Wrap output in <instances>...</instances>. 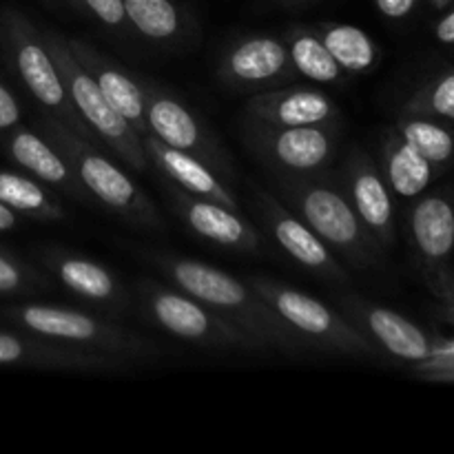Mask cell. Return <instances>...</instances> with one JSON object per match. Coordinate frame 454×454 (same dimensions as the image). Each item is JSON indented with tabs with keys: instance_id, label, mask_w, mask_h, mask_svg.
Masks as SVG:
<instances>
[{
	"instance_id": "5",
	"label": "cell",
	"mask_w": 454,
	"mask_h": 454,
	"mask_svg": "<svg viewBox=\"0 0 454 454\" xmlns=\"http://www.w3.org/2000/svg\"><path fill=\"white\" fill-rule=\"evenodd\" d=\"M43 35L58 71H60V78L65 82L71 106H74L78 118L84 122L87 131L93 136V140L105 145L131 171H149L151 162L145 151L142 136L102 96L96 80L82 69V65L71 53L69 44H67V35L51 29H44Z\"/></svg>"
},
{
	"instance_id": "26",
	"label": "cell",
	"mask_w": 454,
	"mask_h": 454,
	"mask_svg": "<svg viewBox=\"0 0 454 454\" xmlns=\"http://www.w3.org/2000/svg\"><path fill=\"white\" fill-rule=\"evenodd\" d=\"M319 38L348 78L368 74L380 62V44L368 31L348 22L324 20L315 25Z\"/></svg>"
},
{
	"instance_id": "16",
	"label": "cell",
	"mask_w": 454,
	"mask_h": 454,
	"mask_svg": "<svg viewBox=\"0 0 454 454\" xmlns=\"http://www.w3.org/2000/svg\"><path fill=\"white\" fill-rule=\"evenodd\" d=\"M162 186L173 211L198 238L244 255H257L262 251L260 231L239 213V208L191 195L167 180H162Z\"/></svg>"
},
{
	"instance_id": "13",
	"label": "cell",
	"mask_w": 454,
	"mask_h": 454,
	"mask_svg": "<svg viewBox=\"0 0 454 454\" xmlns=\"http://www.w3.org/2000/svg\"><path fill=\"white\" fill-rule=\"evenodd\" d=\"M408 235L417 264L439 297L454 264V193L433 191L415 198L408 211Z\"/></svg>"
},
{
	"instance_id": "27",
	"label": "cell",
	"mask_w": 454,
	"mask_h": 454,
	"mask_svg": "<svg viewBox=\"0 0 454 454\" xmlns=\"http://www.w3.org/2000/svg\"><path fill=\"white\" fill-rule=\"evenodd\" d=\"M0 202L12 208L16 215L49 222V224L65 222L69 217L60 195L53 193L51 186L20 173L0 171Z\"/></svg>"
},
{
	"instance_id": "6",
	"label": "cell",
	"mask_w": 454,
	"mask_h": 454,
	"mask_svg": "<svg viewBox=\"0 0 454 454\" xmlns=\"http://www.w3.org/2000/svg\"><path fill=\"white\" fill-rule=\"evenodd\" d=\"M247 282L304 341V346L337 355H353V357L377 355L371 341L359 333V328L350 319L319 301L317 297L297 291L273 278H266V275H251Z\"/></svg>"
},
{
	"instance_id": "32",
	"label": "cell",
	"mask_w": 454,
	"mask_h": 454,
	"mask_svg": "<svg viewBox=\"0 0 454 454\" xmlns=\"http://www.w3.org/2000/svg\"><path fill=\"white\" fill-rule=\"evenodd\" d=\"M49 279L22 262L0 253V293H20L29 288H47Z\"/></svg>"
},
{
	"instance_id": "8",
	"label": "cell",
	"mask_w": 454,
	"mask_h": 454,
	"mask_svg": "<svg viewBox=\"0 0 454 454\" xmlns=\"http://www.w3.org/2000/svg\"><path fill=\"white\" fill-rule=\"evenodd\" d=\"M140 82L145 89V114L151 136L207 162L226 184L233 182L238 177L233 160L207 120L171 89L151 78H140Z\"/></svg>"
},
{
	"instance_id": "31",
	"label": "cell",
	"mask_w": 454,
	"mask_h": 454,
	"mask_svg": "<svg viewBox=\"0 0 454 454\" xmlns=\"http://www.w3.org/2000/svg\"><path fill=\"white\" fill-rule=\"evenodd\" d=\"M78 3L80 13H89L109 34L118 35V38L133 35L131 29H129L124 0H78Z\"/></svg>"
},
{
	"instance_id": "19",
	"label": "cell",
	"mask_w": 454,
	"mask_h": 454,
	"mask_svg": "<svg viewBox=\"0 0 454 454\" xmlns=\"http://www.w3.org/2000/svg\"><path fill=\"white\" fill-rule=\"evenodd\" d=\"M71 53L75 60L82 65V69L96 80L100 87L102 96L109 100V105L136 129L140 136H149V127H146V114H145V89H142L140 78L129 74L118 60L106 56L105 51L96 47V44L87 43L82 38H67Z\"/></svg>"
},
{
	"instance_id": "14",
	"label": "cell",
	"mask_w": 454,
	"mask_h": 454,
	"mask_svg": "<svg viewBox=\"0 0 454 454\" xmlns=\"http://www.w3.org/2000/svg\"><path fill=\"white\" fill-rule=\"evenodd\" d=\"M217 78L233 91H266L295 78L284 35L253 34L222 49Z\"/></svg>"
},
{
	"instance_id": "17",
	"label": "cell",
	"mask_w": 454,
	"mask_h": 454,
	"mask_svg": "<svg viewBox=\"0 0 454 454\" xmlns=\"http://www.w3.org/2000/svg\"><path fill=\"white\" fill-rule=\"evenodd\" d=\"M340 182L353 204L355 213L384 251L393 248L397 239L395 224V195L388 189L380 164L364 149H355L344 160Z\"/></svg>"
},
{
	"instance_id": "4",
	"label": "cell",
	"mask_w": 454,
	"mask_h": 454,
	"mask_svg": "<svg viewBox=\"0 0 454 454\" xmlns=\"http://www.w3.org/2000/svg\"><path fill=\"white\" fill-rule=\"evenodd\" d=\"M27 333L49 337L60 344L93 350L115 362H142L158 357V344L102 313L53 304H27L13 313Z\"/></svg>"
},
{
	"instance_id": "22",
	"label": "cell",
	"mask_w": 454,
	"mask_h": 454,
	"mask_svg": "<svg viewBox=\"0 0 454 454\" xmlns=\"http://www.w3.org/2000/svg\"><path fill=\"white\" fill-rule=\"evenodd\" d=\"M0 364H31V366L58 368V371H98V368L120 366V362L106 355L60 344L35 333L29 335L0 333Z\"/></svg>"
},
{
	"instance_id": "3",
	"label": "cell",
	"mask_w": 454,
	"mask_h": 454,
	"mask_svg": "<svg viewBox=\"0 0 454 454\" xmlns=\"http://www.w3.org/2000/svg\"><path fill=\"white\" fill-rule=\"evenodd\" d=\"M40 127L44 136L51 137L58 149L69 158L89 200H96L106 211L131 222L137 229L158 231V233L164 231L162 213L158 211L153 200L120 164L102 153L96 140L78 136L49 115L40 120Z\"/></svg>"
},
{
	"instance_id": "9",
	"label": "cell",
	"mask_w": 454,
	"mask_h": 454,
	"mask_svg": "<svg viewBox=\"0 0 454 454\" xmlns=\"http://www.w3.org/2000/svg\"><path fill=\"white\" fill-rule=\"evenodd\" d=\"M242 140L273 176H319L335 162L340 127H270L247 120Z\"/></svg>"
},
{
	"instance_id": "24",
	"label": "cell",
	"mask_w": 454,
	"mask_h": 454,
	"mask_svg": "<svg viewBox=\"0 0 454 454\" xmlns=\"http://www.w3.org/2000/svg\"><path fill=\"white\" fill-rule=\"evenodd\" d=\"M129 29L145 43L176 49L193 34V20L177 0H124Z\"/></svg>"
},
{
	"instance_id": "1",
	"label": "cell",
	"mask_w": 454,
	"mask_h": 454,
	"mask_svg": "<svg viewBox=\"0 0 454 454\" xmlns=\"http://www.w3.org/2000/svg\"><path fill=\"white\" fill-rule=\"evenodd\" d=\"M151 262L162 270L173 286L207 304L226 322L255 340L262 348H306L304 341L248 286L247 279L235 278L207 262L173 253H155Z\"/></svg>"
},
{
	"instance_id": "37",
	"label": "cell",
	"mask_w": 454,
	"mask_h": 454,
	"mask_svg": "<svg viewBox=\"0 0 454 454\" xmlns=\"http://www.w3.org/2000/svg\"><path fill=\"white\" fill-rule=\"evenodd\" d=\"M16 224H18L16 213L0 202V231H12V229H16Z\"/></svg>"
},
{
	"instance_id": "21",
	"label": "cell",
	"mask_w": 454,
	"mask_h": 454,
	"mask_svg": "<svg viewBox=\"0 0 454 454\" xmlns=\"http://www.w3.org/2000/svg\"><path fill=\"white\" fill-rule=\"evenodd\" d=\"M7 151L18 167L25 168L31 177L40 180L43 184L51 186L58 193H65L67 198L75 200V202H87L89 200L69 158L44 133L16 129L9 137Z\"/></svg>"
},
{
	"instance_id": "36",
	"label": "cell",
	"mask_w": 454,
	"mask_h": 454,
	"mask_svg": "<svg viewBox=\"0 0 454 454\" xmlns=\"http://www.w3.org/2000/svg\"><path fill=\"white\" fill-rule=\"evenodd\" d=\"M439 300L446 301V309H454V264H452L450 273H448L442 293H439Z\"/></svg>"
},
{
	"instance_id": "28",
	"label": "cell",
	"mask_w": 454,
	"mask_h": 454,
	"mask_svg": "<svg viewBox=\"0 0 454 454\" xmlns=\"http://www.w3.org/2000/svg\"><path fill=\"white\" fill-rule=\"evenodd\" d=\"M393 127L439 173L454 164V127L450 124L428 115L399 114Z\"/></svg>"
},
{
	"instance_id": "40",
	"label": "cell",
	"mask_w": 454,
	"mask_h": 454,
	"mask_svg": "<svg viewBox=\"0 0 454 454\" xmlns=\"http://www.w3.org/2000/svg\"><path fill=\"white\" fill-rule=\"evenodd\" d=\"M284 3H293V4H297V3H313V0H284Z\"/></svg>"
},
{
	"instance_id": "23",
	"label": "cell",
	"mask_w": 454,
	"mask_h": 454,
	"mask_svg": "<svg viewBox=\"0 0 454 454\" xmlns=\"http://www.w3.org/2000/svg\"><path fill=\"white\" fill-rule=\"evenodd\" d=\"M380 164L384 180L395 198L415 200L424 195L439 176L437 168L421 153H417L397 131L390 127L380 145Z\"/></svg>"
},
{
	"instance_id": "35",
	"label": "cell",
	"mask_w": 454,
	"mask_h": 454,
	"mask_svg": "<svg viewBox=\"0 0 454 454\" xmlns=\"http://www.w3.org/2000/svg\"><path fill=\"white\" fill-rule=\"evenodd\" d=\"M433 35L439 44L454 49V4L437 18L433 25Z\"/></svg>"
},
{
	"instance_id": "18",
	"label": "cell",
	"mask_w": 454,
	"mask_h": 454,
	"mask_svg": "<svg viewBox=\"0 0 454 454\" xmlns=\"http://www.w3.org/2000/svg\"><path fill=\"white\" fill-rule=\"evenodd\" d=\"M247 120L270 127H340L341 111L315 87H275L253 93Z\"/></svg>"
},
{
	"instance_id": "7",
	"label": "cell",
	"mask_w": 454,
	"mask_h": 454,
	"mask_svg": "<svg viewBox=\"0 0 454 454\" xmlns=\"http://www.w3.org/2000/svg\"><path fill=\"white\" fill-rule=\"evenodd\" d=\"M137 301L151 324L182 341L217 350L262 348L247 333L176 286L142 279L137 284Z\"/></svg>"
},
{
	"instance_id": "25",
	"label": "cell",
	"mask_w": 454,
	"mask_h": 454,
	"mask_svg": "<svg viewBox=\"0 0 454 454\" xmlns=\"http://www.w3.org/2000/svg\"><path fill=\"white\" fill-rule=\"evenodd\" d=\"M288 60H291L295 75L310 80L315 84H344L348 75L341 71L335 58L319 38L315 25H293L284 34Z\"/></svg>"
},
{
	"instance_id": "33",
	"label": "cell",
	"mask_w": 454,
	"mask_h": 454,
	"mask_svg": "<svg viewBox=\"0 0 454 454\" xmlns=\"http://www.w3.org/2000/svg\"><path fill=\"white\" fill-rule=\"evenodd\" d=\"M417 4H419V0H375L377 12L393 22L411 18L415 13Z\"/></svg>"
},
{
	"instance_id": "2",
	"label": "cell",
	"mask_w": 454,
	"mask_h": 454,
	"mask_svg": "<svg viewBox=\"0 0 454 454\" xmlns=\"http://www.w3.org/2000/svg\"><path fill=\"white\" fill-rule=\"evenodd\" d=\"M275 189L278 198L353 269H371L384 255L355 213L340 177L275 176Z\"/></svg>"
},
{
	"instance_id": "20",
	"label": "cell",
	"mask_w": 454,
	"mask_h": 454,
	"mask_svg": "<svg viewBox=\"0 0 454 454\" xmlns=\"http://www.w3.org/2000/svg\"><path fill=\"white\" fill-rule=\"evenodd\" d=\"M142 142H145V151L149 155L151 167L160 173L162 180L171 182L173 186L191 195H198V198L213 200V202L226 204L231 208H239L233 186L226 184L207 162H202L195 155L164 145L151 133L142 136Z\"/></svg>"
},
{
	"instance_id": "34",
	"label": "cell",
	"mask_w": 454,
	"mask_h": 454,
	"mask_svg": "<svg viewBox=\"0 0 454 454\" xmlns=\"http://www.w3.org/2000/svg\"><path fill=\"white\" fill-rule=\"evenodd\" d=\"M20 122V106L13 93L0 82V129H12Z\"/></svg>"
},
{
	"instance_id": "15",
	"label": "cell",
	"mask_w": 454,
	"mask_h": 454,
	"mask_svg": "<svg viewBox=\"0 0 454 454\" xmlns=\"http://www.w3.org/2000/svg\"><path fill=\"white\" fill-rule=\"evenodd\" d=\"M43 264L67 293L109 315H129L136 304L127 284L109 266L93 257L58 247L44 251Z\"/></svg>"
},
{
	"instance_id": "10",
	"label": "cell",
	"mask_w": 454,
	"mask_h": 454,
	"mask_svg": "<svg viewBox=\"0 0 454 454\" xmlns=\"http://www.w3.org/2000/svg\"><path fill=\"white\" fill-rule=\"evenodd\" d=\"M4 29L9 34V47L13 51V67H16L18 78L22 80L31 98L38 102L44 115L58 120L78 136L93 140V136L71 106L65 82H62L60 71L44 43L43 31L35 29L20 13H12L4 22Z\"/></svg>"
},
{
	"instance_id": "11",
	"label": "cell",
	"mask_w": 454,
	"mask_h": 454,
	"mask_svg": "<svg viewBox=\"0 0 454 454\" xmlns=\"http://www.w3.org/2000/svg\"><path fill=\"white\" fill-rule=\"evenodd\" d=\"M255 213L269 238L291 257L295 264L317 278L335 284L348 282V269L331 247L300 220L275 193L264 189L253 191Z\"/></svg>"
},
{
	"instance_id": "30",
	"label": "cell",
	"mask_w": 454,
	"mask_h": 454,
	"mask_svg": "<svg viewBox=\"0 0 454 454\" xmlns=\"http://www.w3.org/2000/svg\"><path fill=\"white\" fill-rule=\"evenodd\" d=\"M446 317L454 326V309H446ZM415 375L428 381H454V337H439L434 340V350L428 362L412 368Z\"/></svg>"
},
{
	"instance_id": "38",
	"label": "cell",
	"mask_w": 454,
	"mask_h": 454,
	"mask_svg": "<svg viewBox=\"0 0 454 454\" xmlns=\"http://www.w3.org/2000/svg\"><path fill=\"white\" fill-rule=\"evenodd\" d=\"M58 7H67V9H74V12H80V3L78 0H53Z\"/></svg>"
},
{
	"instance_id": "39",
	"label": "cell",
	"mask_w": 454,
	"mask_h": 454,
	"mask_svg": "<svg viewBox=\"0 0 454 454\" xmlns=\"http://www.w3.org/2000/svg\"><path fill=\"white\" fill-rule=\"evenodd\" d=\"M430 3H433L434 7H439V9H448V7H452L454 0H430Z\"/></svg>"
},
{
	"instance_id": "29",
	"label": "cell",
	"mask_w": 454,
	"mask_h": 454,
	"mask_svg": "<svg viewBox=\"0 0 454 454\" xmlns=\"http://www.w3.org/2000/svg\"><path fill=\"white\" fill-rule=\"evenodd\" d=\"M402 114L428 115L454 127V69L442 71L421 84L402 106Z\"/></svg>"
},
{
	"instance_id": "12",
	"label": "cell",
	"mask_w": 454,
	"mask_h": 454,
	"mask_svg": "<svg viewBox=\"0 0 454 454\" xmlns=\"http://www.w3.org/2000/svg\"><path fill=\"white\" fill-rule=\"evenodd\" d=\"M340 309L341 315L350 319L359 328V333L371 341L377 353H384L395 362L415 368L428 362L433 355L437 335H430L419 324L403 317L397 310L372 304L359 297L357 293L340 295Z\"/></svg>"
}]
</instances>
